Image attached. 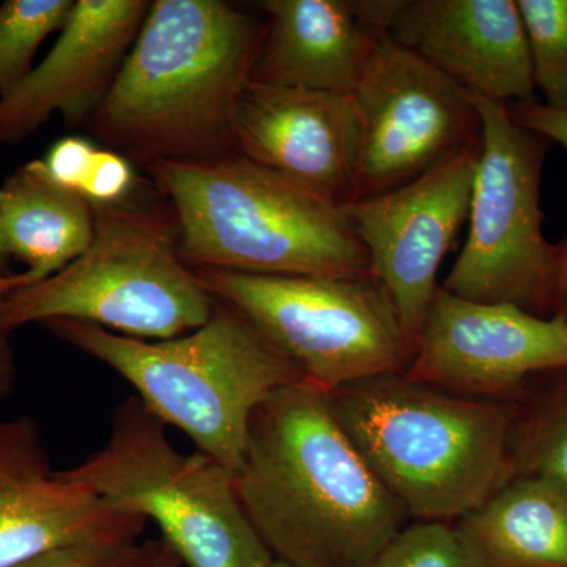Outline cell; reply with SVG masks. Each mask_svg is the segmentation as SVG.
Instances as JSON below:
<instances>
[{"instance_id": "cell-1", "label": "cell", "mask_w": 567, "mask_h": 567, "mask_svg": "<svg viewBox=\"0 0 567 567\" xmlns=\"http://www.w3.org/2000/svg\"><path fill=\"white\" fill-rule=\"evenodd\" d=\"M246 517L271 557L295 567H365L409 517L306 382L254 412L234 475Z\"/></svg>"}, {"instance_id": "cell-2", "label": "cell", "mask_w": 567, "mask_h": 567, "mask_svg": "<svg viewBox=\"0 0 567 567\" xmlns=\"http://www.w3.org/2000/svg\"><path fill=\"white\" fill-rule=\"evenodd\" d=\"M265 24L223 0H156L89 118L106 148L141 162L235 153L234 115Z\"/></svg>"}, {"instance_id": "cell-3", "label": "cell", "mask_w": 567, "mask_h": 567, "mask_svg": "<svg viewBox=\"0 0 567 567\" xmlns=\"http://www.w3.org/2000/svg\"><path fill=\"white\" fill-rule=\"evenodd\" d=\"M336 420L415 522L456 524L516 477V402L468 398L404 372L328 394Z\"/></svg>"}, {"instance_id": "cell-4", "label": "cell", "mask_w": 567, "mask_h": 567, "mask_svg": "<svg viewBox=\"0 0 567 567\" xmlns=\"http://www.w3.org/2000/svg\"><path fill=\"white\" fill-rule=\"evenodd\" d=\"M169 204L188 267L270 276L369 274L346 204L238 153L144 166Z\"/></svg>"}, {"instance_id": "cell-5", "label": "cell", "mask_w": 567, "mask_h": 567, "mask_svg": "<svg viewBox=\"0 0 567 567\" xmlns=\"http://www.w3.org/2000/svg\"><path fill=\"white\" fill-rule=\"evenodd\" d=\"M55 338L114 369L164 425H174L234 473L254 412L281 388L303 382L234 306L216 300L210 319L166 341H142L76 320L43 323Z\"/></svg>"}, {"instance_id": "cell-6", "label": "cell", "mask_w": 567, "mask_h": 567, "mask_svg": "<svg viewBox=\"0 0 567 567\" xmlns=\"http://www.w3.org/2000/svg\"><path fill=\"white\" fill-rule=\"evenodd\" d=\"M136 196L92 205L95 234L84 254L44 281L11 290L2 315L11 333L29 323L76 320L166 341L210 319L215 298L182 259L173 210Z\"/></svg>"}, {"instance_id": "cell-7", "label": "cell", "mask_w": 567, "mask_h": 567, "mask_svg": "<svg viewBox=\"0 0 567 567\" xmlns=\"http://www.w3.org/2000/svg\"><path fill=\"white\" fill-rule=\"evenodd\" d=\"M61 473L158 525L182 565L265 567L275 559L246 517L234 473L199 451L181 453L137 395L115 406L106 443Z\"/></svg>"}, {"instance_id": "cell-8", "label": "cell", "mask_w": 567, "mask_h": 567, "mask_svg": "<svg viewBox=\"0 0 567 567\" xmlns=\"http://www.w3.org/2000/svg\"><path fill=\"white\" fill-rule=\"evenodd\" d=\"M194 270V268H193ZM205 289L234 306L297 369L330 394L361 380L401 374L413 344L374 276H270L197 268Z\"/></svg>"}, {"instance_id": "cell-9", "label": "cell", "mask_w": 567, "mask_h": 567, "mask_svg": "<svg viewBox=\"0 0 567 567\" xmlns=\"http://www.w3.org/2000/svg\"><path fill=\"white\" fill-rule=\"evenodd\" d=\"M470 99L481 145L468 238L442 287L465 300L554 317L555 245L544 237L540 210L548 141L518 125L506 104Z\"/></svg>"}, {"instance_id": "cell-10", "label": "cell", "mask_w": 567, "mask_h": 567, "mask_svg": "<svg viewBox=\"0 0 567 567\" xmlns=\"http://www.w3.org/2000/svg\"><path fill=\"white\" fill-rule=\"evenodd\" d=\"M352 96L360 147L350 203L412 183L481 140L468 93L388 35Z\"/></svg>"}, {"instance_id": "cell-11", "label": "cell", "mask_w": 567, "mask_h": 567, "mask_svg": "<svg viewBox=\"0 0 567 567\" xmlns=\"http://www.w3.org/2000/svg\"><path fill=\"white\" fill-rule=\"evenodd\" d=\"M567 371V320L436 289L404 374L491 401H517L540 377Z\"/></svg>"}, {"instance_id": "cell-12", "label": "cell", "mask_w": 567, "mask_h": 567, "mask_svg": "<svg viewBox=\"0 0 567 567\" xmlns=\"http://www.w3.org/2000/svg\"><path fill=\"white\" fill-rule=\"evenodd\" d=\"M480 145L481 140L412 183L347 204L369 274L390 293L413 350L440 287V265L468 219Z\"/></svg>"}, {"instance_id": "cell-13", "label": "cell", "mask_w": 567, "mask_h": 567, "mask_svg": "<svg viewBox=\"0 0 567 567\" xmlns=\"http://www.w3.org/2000/svg\"><path fill=\"white\" fill-rule=\"evenodd\" d=\"M145 525L52 470L33 417L0 420V567L58 548L134 543Z\"/></svg>"}, {"instance_id": "cell-14", "label": "cell", "mask_w": 567, "mask_h": 567, "mask_svg": "<svg viewBox=\"0 0 567 567\" xmlns=\"http://www.w3.org/2000/svg\"><path fill=\"white\" fill-rule=\"evenodd\" d=\"M235 153L339 204H350L360 121L352 93L249 81L234 115Z\"/></svg>"}, {"instance_id": "cell-15", "label": "cell", "mask_w": 567, "mask_h": 567, "mask_svg": "<svg viewBox=\"0 0 567 567\" xmlns=\"http://www.w3.org/2000/svg\"><path fill=\"white\" fill-rule=\"evenodd\" d=\"M388 37L470 95L536 102L517 0H399Z\"/></svg>"}, {"instance_id": "cell-16", "label": "cell", "mask_w": 567, "mask_h": 567, "mask_svg": "<svg viewBox=\"0 0 567 567\" xmlns=\"http://www.w3.org/2000/svg\"><path fill=\"white\" fill-rule=\"evenodd\" d=\"M148 9L145 0H78L47 59L0 95V144H20L54 114L70 125L89 122Z\"/></svg>"}, {"instance_id": "cell-17", "label": "cell", "mask_w": 567, "mask_h": 567, "mask_svg": "<svg viewBox=\"0 0 567 567\" xmlns=\"http://www.w3.org/2000/svg\"><path fill=\"white\" fill-rule=\"evenodd\" d=\"M399 0H265L251 81L352 93Z\"/></svg>"}, {"instance_id": "cell-18", "label": "cell", "mask_w": 567, "mask_h": 567, "mask_svg": "<svg viewBox=\"0 0 567 567\" xmlns=\"http://www.w3.org/2000/svg\"><path fill=\"white\" fill-rule=\"evenodd\" d=\"M95 212L80 193L63 188L41 159L24 164L0 188V238L10 257L25 264L18 287L59 274L91 245Z\"/></svg>"}, {"instance_id": "cell-19", "label": "cell", "mask_w": 567, "mask_h": 567, "mask_svg": "<svg viewBox=\"0 0 567 567\" xmlns=\"http://www.w3.org/2000/svg\"><path fill=\"white\" fill-rule=\"evenodd\" d=\"M456 527L480 567H567V499L536 477H514Z\"/></svg>"}, {"instance_id": "cell-20", "label": "cell", "mask_w": 567, "mask_h": 567, "mask_svg": "<svg viewBox=\"0 0 567 567\" xmlns=\"http://www.w3.org/2000/svg\"><path fill=\"white\" fill-rule=\"evenodd\" d=\"M516 402L513 446L517 476L536 477L567 499V371Z\"/></svg>"}, {"instance_id": "cell-21", "label": "cell", "mask_w": 567, "mask_h": 567, "mask_svg": "<svg viewBox=\"0 0 567 567\" xmlns=\"http://www.w3.org/2000/svg\"><path fill=\"white\" fill-rule=\"evenodd\" d=\"M73 0H7L0 6V95L31 73L33 58L52 32L62 31Z\"/></svg>"}, {"instance_id": "cell-22", "label": "cell", "mask_w": 567, "mask_h": 567, "mask_svg": "<svg viewBox=\"0 0 567 567\" xmlns=\"http://www.w3.org/2000/svg\"><path fill=\"white\" fill-rule=\"evenodd\" d=\"M536 89L546 104L567 107V0H517Z\"/></svg>"}, {"instance_id": "cell-23", "label": "cell", "mask_w": 567, "mask_h": 567, "mask_svg": "<svg viewBox=\"0 0 567 567\" xmlns=\"http://www.w3.org/2000/svg\"><path fill=\"white\" fill-rule=\"evenodd\" d=\"M365 567H480L456 524L413 522Z\"/></svg>"}, {"instance_id": "cell-24", "label": "cell", "mask_w": 567, "mask_h": 567, "mask_svg": "<svg viewBox=\"0 0 567 567\" xmlns=\"http://www.w3.org/2000/svg\"><path fill=\"white\" fill-rule=\"evenodd\" d=\"M10 567H182V559L162 539L125 544H85L48 551Z\"/></svg>"}, {"instance_id": "cell-25", "label": "cell", "mask_w": 567, "mask_h": 567, "mask_svg": "<svg viewBox=\"0 0 567 567\" xmlns=\"http://www.w3.org/2000/svg\"><path fill=\"white\" fill-rule=\"evenodd\" d=\"M92 205H117L137 194V174L133 162L111 148H96L80 192Z\"/></svg>"}, {"instance_id": "cell-26", "label": "cell", "mask_w": 567, "mask_h": 567, "mask_svg": "<svg viewBox=\"0 0 567 567\" xmlns=\"http://www.w3.org/2000/svg\"><path fill=\"white\" fill-rule=\"evenodd\" d=\"M96 145L91 140L81 136H66L51 145L47 152L43 163L44 171L50 175L51 181L78 193L81 183L87 174Z\"/></svg>"}, {"instance_id": "cell-27", "label": "cell", "mask_w": 567, "mask_h": 567, "mask_svg": "<svg viewBox=\"0 0 567 567\" xmlns=\"http://www.w3.org/2000/svg\"><path fill=\"white\" fill-rule=\"evenodd\" d=\"M509 111L518 125L548 142H557L567 151V107L532 102L513 104Z\"/></svg>"}, {"instance_id": "cell-28", "label": "cell", "mask_w": 567, "mask_h": 567, "mask_svg": "<svg viewBox=\"0 0 567 567\" xmlns=\"http://www.w3.org/2000/svg\"><path fill=\"white\" fill-rule=\"evenodd\" d=\"M14 289V274L0 276V402L6 401L17 385V361L11 347V331L3 323L2 317L7 297Z\"/></svg>"}, {"instance_id": "cell-29", "label": "cell", "mask_w": 567, "mask_h": 567, "mask_svg": "<svg viewBox=\"0 0 567 567\" xmlns=\"http://www.w3.org/2000/svg\"><path fill=\"white\" fill-rule=\"evenodd\" d=\"M567 320V235L555 245L554 317Z\"/></svg>"}, {"instance_id": "cell-30", "label": "cell", "mask_w": 567, "mask_h": 567, "mask_svg": "<svg viewBox=\"0 0 567 567\" xmlns=\"http://www.w3.org/2000/svg\"><path fill=\"white\" fill-rule=\"evenodd\" d=\"M9 262L10 256L7 254L6 248H3L2 238H0V276L11 275Z\"/></svg>"}, {"instance_id": "cell-31", "label": "cell", "mask_w": 567, "mask_h": 567, "mask_svg": "<svg viewBox=\"0 0 567 567\" xmlns=\"http://www.w3.org/2000/svg\"><path fill=\"white\" fill-rule=\"evenodd\" d=\"M265 567H295V566L287 565V563L278 561V559H274V561H271L270 565L265 566Z\"/></svg>"}]
</instances>
